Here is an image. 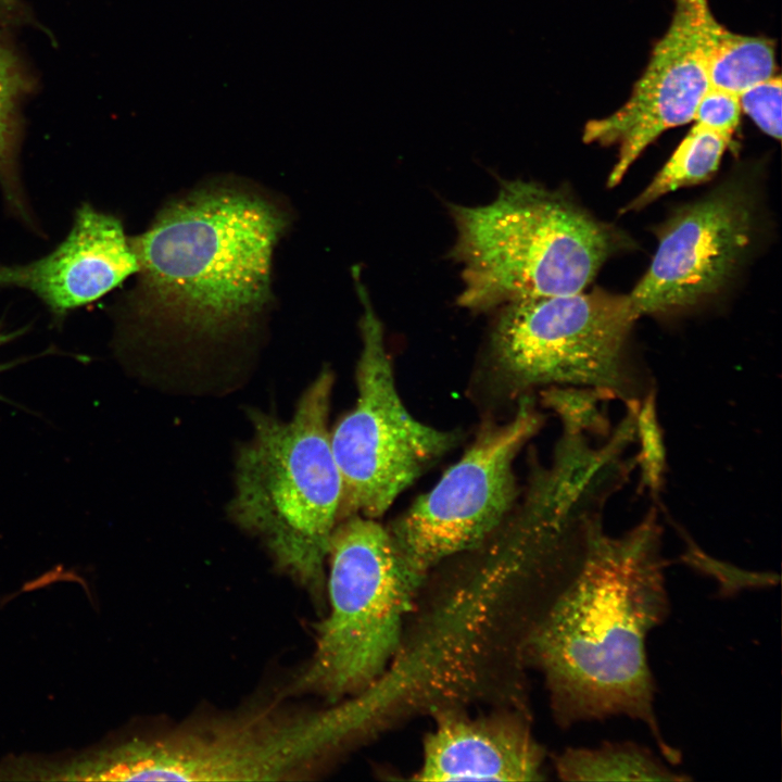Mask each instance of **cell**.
Listing matches in <instances>:
<instances>
[{
	"label": "cell",
	"instance_id": "cell-1",
	"mask_svg": "<svg viewBox=\"0 0 782 782\" xmlns=\"http://www.w3.org/2000/svg\"><path fill=\"white\" fill-rule=\"evenodd\" d=\"M661 533L656 507L619 537L604 531L601 512L592 514L553 579L530 648L562 726L628 717L644 723L664 759L676 765L681 754L658 724L646 649L670 610Z\"/></svg>",
	"mask_w": 782,
	"mask_h": 782
},
{
	"label": "cell",
	"instance_id": "cell-2",
	"mask_svg": "<svg viewBox=\"0 0 782 782\" xmlns=\"http://www.w3.org/2000/svg\"><path fill=\"white\" fill-rule=\"evenodd\" d=\"M285 217L260 193L237 187L206 188L169 203L130 239L139 277L126 298L125 324L202 337L242 329L270 299L272 257Z\"/></svg>",
	"mask_w": 782,
	"mask_h": 782
},
{
	"label": "cell",
	"instance_id": "cell-3",
	"mask_svg": "<svg viewBox=\"0 0 782 782\" xmlns=\"http://www.w3.org/2000/svg\"><path fill=\"white\" fill-rule=\"evenodd\" d=\"M335 376L326 367L287 421L251 409V438L235 465L231 519L258 537L279 567L315 585L339 522L341 477L331 450Z\"/></svg>",
	"mask_w": 782,
	"mask_h": 782
},
{
	"label": "cell",
	"instance_id": "cell-4",
	"mask_svg": "<svg viewBox=\"0 0 782 782\" xmlns=\"http://www.w3.org/2000/svg\"><path fill=\"white\" fill-rule=\"evenodd\" d=\"M450 210L463 266L458 303L470 310L584 291L611 251L607 227L533 181H503L490 202Z\"/></svg>",
	"mask_w": 782,
	"mask_h": 782
},
{
	"label": "cell",
	"instance_id": "cell-5",
	"mask_svg": "<svg viewBox=\"0 0 782 782\" xmlns=\"http://www.w3.org/2000/svg\"><path fill=\"white\" fill-rule=\"evenodd\" d=\"M639 317L629 294L603 290L505 304L489 336L484 376L494 391L513 399L548 386L639 399L640 374L627 356Z\"/></svg>",
	"mask_w": 782,
	"mask_h": 782
},
{
	"label": "cell",
	"instance_id": "cell-6",
	"mask_svg": "<svg viewBox=\"0 0 782 782\" xmlns=\"http://www.w3.org/2000/svg\"><path fill=\"white\" fill-rule=\"evenodd\" d=\"M326 559L329 611L317 627L313 656L291 689L338 699L381 674L399 645L420 579L388 528L362 515L337 524Z\"/></svg>",
	"mask_w": 782,
	"mask_h": 782
},
{
	"label": "cell",
	"instance_id": "cell-7",
	"mask_svg": "<svg viewBox=\"0 0 782 782\" xmlns=\"http://www.w3.org/2000/svg\"><path fill=\"white\" fill-rule=\"evenodd\" d=\"M353 277L363 306L357 396L330 430L342 484L339 521L352 515L382 516L462 437L421 422L406 408L396 388L382 323L360 281L358 269H353Z\"/></svg>",
	"mask_w": 782,
	"mask_h": 782
},
{
	"label": "cell",
	"instance_id": "cell-8",
	"mask_svg": "<svg viewBox=\"0 0 782 782\" xmlns=\"http://www.w3.org/2000/svg\"><path fill=\"white\" fill-rule=\"evenodd\" d=\"M341 711L257 710L184 723L112 751L102 779L277 781L295 779L342 732Z\"/></svg>",
	"mask_w": 782,
	"mask_h": 782
},
{
	"label": "cell",
	"instance_id": "cell-9",
	"mask_svg": "<svg viewBox=\"0 0 782 782\" xmlns=\"http://www.w3.org/2000/svg\"><path fill=\"white\" fill-rule=\"evenodd\" d=\"M543 422L533 398L520 396L510 418L483 426L436 485L388 527L420 580L449 557L480 546L505 520L519 499L514 464Z\"/></svg>",
	"mask_w": 782,
	"mask_h": 782
},
{
	"label": "cell",
	"instance_id": "cell-10",
	"mask_svg": "<svg viewBox=\"0 0 782 782\" xmlns=\"http://www.w3.org/2000/svg\"><path fill=\"white\" fill-rule=\"evenodd\" d=\"M670 24L627 101L611 114L588 122V143L617 144L618 159L607 184L616 186L660 134L693 121L709 87L707 48L715 17L707 0H673Z\"/></svg>",
	"mask_w": 782,
	"mask_h": 782
},
{
	"label": "cell",
	"instance_id": "cell-11",
	"mask_svg": "<svg viewBox=\"0 0 782 782\" xmlns=\"http://www.w3.org/2000/svg\"><path fill=\"white\" fill-rule=\"evenodd\" d=\"M752 205L728 186L692 203L661 228L651 265L629 294L640 316L694 305L732 276L752 240Z\"/></svg>",
	"mask_w": 782,
	"mask_h": 782
},
{
	"label": "cell",
	"instance_id": "cell-12",
	"mask_svg": "<svg viewBox=\"0 0 782 782\" xmlns=\"http://www.w3.org/2000/svg\"><path fill=\"white\" fill-rule=\"evenodd\" d=\"M137 270L122 222L86 202L52 252L24 265H0V288L33 292L60 324L70 312L99 300Z\"/></svg>",
	"mask_w": 782,
	"mask_h": 782
},
{
	"label": "cell",
	"instance_id": "cell-13",
	"mask_svg": "<svg viewBox=\"0 0 782 782\" xmlns=\"http://www.w3.org/2000/svg\"><path fill=\"white\" fill-rule=\"evenodd\" d=\"M544 749L521 721L443 715L428 734L416 779L542 780Z\"/></svg>",
	"mask_w": 782,
	"mask_h": 782
},
{
	"label": "cell",
	"instance_id": "cell-14",
	"mask_svg": "<svg viewBox=\"0 0 782 782\" xmlns=\"http://www.w3.org/2000/svg\"><path fill=\"white\" fill-rule=\"evenodd\" d=\"M565 781H689L649 748L635 742H604L596 747H569L555 758Z\"/></svg>",
	"mask_w": 782,
	"mask_h": 782
},
{
	"label": "cell",
	"instance_id": "cell-15",
	"mask_svg": "<svg viewBox=\"0 0 782 782\" xmlns=\"http://www.w3.org/2000/svg\"><path fill=\"white\" fill-rule=\"evenodd\" d=\"M706 67L709 87L739 96L775 75L774 43L765 37L733 33L714 17Z\"/></svg>",
	"mask_w": 782,
	"mask_h": 782
},
{
	"label": "cell",
	"instance_id": "cell-16",
	"mask_svg": "<svg viewBox=\"0 0 782 782\" xmlns=\"http://www.w3.org/2000/svg\"><path fill=\"white\" fill-rule=\"evenodd\" d=\"M730 141L695 123L648 186L623 211L642 209L668 192L708 179L718 169Z\"/></svg>",
	"mask_w": 782,
	"mask_h": 782
},
{
	"label": "cell",
	"instance_id": "cell-17",
	"mask_svg": "<svg viewBox=\"0 0 782 782\" xmlns=\"http://www.w3.org/2000/svg\"><path fill=\"white\" fill-rule=\"evenodd\" d=\"M21 87L16 61L0 42V186L11 210L27 218L16 163V104Z\"/></svg>",
	"mask_w": 782,
	"mask_h": 782
},
{
	"label": "cell",
	"instance_id": "cell-18",
	"mask_svg": "<svg viewBox=\"0 0 782 782\" xmlns=\"http://www.w3.org/2000/svg\"><path fill=\"white\" fill-rule=\"evenodd\" d=\"M541 395L543 405L559 417L563 432L609 434V419L600 408L601 402L615 400L609 392L582 386H548Z\"/></svg>",
	"mask_w": 782,
	"mask_h": 782
},
{
	"label": "cell",
	"instance_id": "cell-19",
	"mask_svg": "<svg viewBox=\"0 0 782 782\" xmlns=\"http://www.w3.org/2000/svg\"><path fill=\"white\" fill-rule=\"evenodd\" d=\"M635 441L640 444L634 457L640 467V490L653 497L659 495L666 472V447L657 417L656 390L651 388L639 401L634 415Z\"/></svg>",
	"mask_w": 782,
	"mask_h": 782
},
{
	"label": "cell",
	"instance_id": "cell-20",
	"mask_svg": "<svg viewBox=\"0 0 782 782\" xmlns=\"http://www.w3.org/2000/svg\"><path fill=\"white\" fill-rule=\"evenodd\" d=\"M741 110L771 138L781 139L782 80L774 75L739 94Z\"/></svg>",
	"mask_w": 782,
	"mask_h": 782
},
{
	"label": "cell",
	"instance_id": "cell-21",
	"mask_svg": "<svg viewBox=\"0 0 782 782\" xmlns=\"http://www.w3.org/2000/svg\"><path fill=\"white\" fill-rule=\"evenodd\" d=\"M679 533L682 535L685 542V551L681 556V559L702 570L705 573L715 576L722 584V590L731 593L735 589L742 586H755V585H767L772 584V575H755L754 572L743 571L734 566L724 564L720 560L715 559L710 555L706 554L688 533L679 528Z\"/></svg>",
	"mask_w": 782,
	"mask_h": 782
},
{
	"label": "cell",
	"instance_id": "cell-22",
	"mask_svg": "<svg viewBox=\"0 0 782 782\" xmlns=\"http://www.w3.org/2000/svg\"><path fill=\"white\" fill-rule=\"evenodd\" d=\"M741 112L737 94L708 87L697 103L693 122L731 139Z\"/></svg>",
	"mask_w": 782,
	"mask_h": 782
},
{
	"label": "cell",
	"instance_id": "cell-23",
	"mask_svg": "<svg viewBox=\"0 0 782 782\" xmlns=\"http://www.w3.org/2000/svg\"><path fill=\"white\" fill-rule=\"evenodd\" d=\"M25 330H27V328H22V329H17V330H13V331H5V329H3V327H2V324L0 323V346L7 344L8 342L15 340L20 336H22L25 332ZM16 363H18V361H15L12 363L0 364V373L11 368ZM0 400H3V398L1 395H0Z\"/></svg>",
	"mask_w": 782,
	"mask_h": 782
}]
</instances>
